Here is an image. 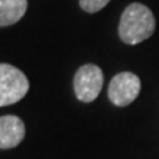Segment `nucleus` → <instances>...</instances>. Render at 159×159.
<instances>
[{
	"label": "nucleus",
	"mask_w": 159,
	"mask_h": 159,
	"mask_svg": "<svg viewBox=\"0 0 159 159\" xmlns=\"http://www.w3.org/2000/svg\"><path fill=\"white\" fill-rule=\"evenodd\" d=\"M156 22L152 11L142 3H131L121 15L118 27L119 39L125 44H139L155 33Z\"/></svg>",
	"instance_id": "1"
},
{
	"label": "nucleus",
	"mask_w": 159,
	"mask_h": 159,
	"mask_svg": "<svg viewBox=\"0 0 159 159\" xmlns=\"http://www.w3.org/2000/svg\"><path fill=\"white\" fill-rule=\"evenodd\" d=\"M27 75L9 63H0V108L22 100L28 93Z\"/></svg>",
	"instance_id": "2"
},
{
	"label": "nucleus",
	"mask_w": 159,
	"mask_h": 159,
	"mask_svg": "<svg viewBox=\"0 0 159 159\" xmlns=\"http://www.w3.org/2000/svg\"><path fill=\"white\" fill-rule=\"evenodd\" d=\"M103 71L94 63H85L74 75V91L80 102L91 103L97 99L103 87Z\"/></svg>",
	"instance_id": "3"
},
{
	"label": "nucleus",
	"mask_w": 159,
	"mask_h": 159,
	"mask_svg": "<svg viewBox=\"0 0 159 159\" xmlns=\"http://www.w3.org/2000/svg\"><path fill=\"white\" fill-rule=\"evenodd\" d=\"M140 89H142V81L136 74L119 72L109 83L108 97L115 106L124 108L136 100Z\"/></svg>",
	"instance_id": "4"
},
{
	"label": "nucleus",
	"mask_w": 159,
	"mask_h": 159,
	"mask_svg": "<svg viewBox=\"0 0 159 159\" xmlns=\"http://www.w3.org/2000/svg\"><path fill=\"white\" fill-rule=\"evenodd\" d=\"M25 137V124L16 115L0 116V149H13Z\"/></svg>",
	"instance_id": "5"
},
{
	"label": "nucleus",
	"mask_w": 159,
	"mask_h": 159,
	"mask_svg": "<svg viewBox=\"0 0 159 159\" xmlns=\"http://www.w3.org/2000/svg\"><path fill=\"white\" fill-rule=\"evenodd\" d=\"M27 7V0H0V27H9L19 22Z\"/></svg>",
	"instance_id": "6"
},
{
	"label": "nucleus",
	"mask_w": 159,
	"mask_h": 159,
	"mask_svg": "<svg viewBox=\"0 0 159 159\" xmlns=\"http://www.w3.org/2000/svg\"><path fill=\"white\" fill-rule=\"evenodd\" d=\"M111 0H80V7L87 13H96L102 11Z\"/></svg>",
	"instance_id": "7"
}]
</instances>
